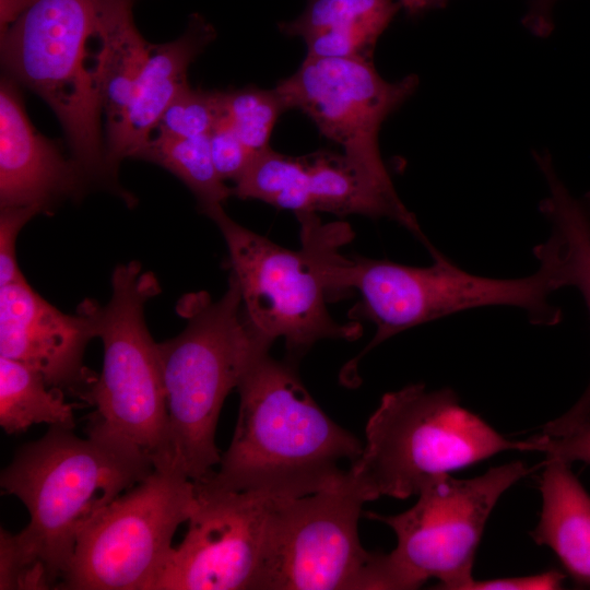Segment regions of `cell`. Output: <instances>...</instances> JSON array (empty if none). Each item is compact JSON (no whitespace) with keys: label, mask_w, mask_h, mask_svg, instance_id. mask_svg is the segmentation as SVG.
<instances>
[{"label":"cell","mask_w":590,"mask_h":590,"mask_svg":"<svg viewBox=\"0 0 590 590\" xmlns=\"http://www.w3.org/2000/svg\"><path fill=\"white\" fill-rule=\"evenodd\" d=\"M160 293L155 274L140 262L116 267L108 303L94 306L103 368L82 400L95 409L86 434L135 450L154 469H172L157 343L144 319L145 304Z\"/></svg>","instance_id":"8"},{"label":"cell","mask_w":590,"mask_h":590,"mask_svg":"<svg viewBox=\"0 0 590 590\" xmlns=\"http://www.w3.org/2000/svg\"><path fill=\"white\" fill-rule=\"evenodd\" d=\"M544 463L542 509L531 536L556 554L575 583L590 587V495L569 463L555 458Z\"/></svg>","instance_id":"18"},{"label":"cell","mask_w":590,"mask_h":590,"mask_svg":"<svg viewBox=\"0 0 590 590\" xmlns=\"http://www.w3.org/2000/svg\"><path fill=\"white\" fill-rule=\"evenodd\" d=\"M51 582L45 566L19 543L16 535L1 527L0 589H48Z\"/></svg>","instance_id":"27"},{"label":"cell","mask_w":590,"mask_h":590,"mask_svg":"<svg viewBox=\"0 0 590 590\" xmlns=\"http://www.w3.org/2000/svg\"><path fill=\"white\" fill-rule=\"evenodd\" d=\"M182 542L173 547L153 590H264L274 500L255 492L194 482Z\"/></svg>","instance_id":"13"},{"label":"cell","mask_w":590,"mask_h":590,"mask_svg":"<svg viewBox=\"0 0 590 590\" xmlns=\"http://www.w3.org/2000/svg\"><path fill=\"white\" fill-rule=\"evenodd\" d=\"M186 319L175 338L157 343L168 418L170 468L198 482L220 464L215 432L223 403L259 352L270 349L248 320L231 274L221 298L187 294L177 304Z\"/></svg>","instance_id":"3"},{"label":"cell","mask_w":590,"mask_h":590,"mask_svg":"<svg viewBox=\"0 0 590 590\" xmlns=\"http://www.w3.org/2000/svg\"><path fill=\"white\" fill-rule=\"evenodd\" d=\"M73 428L50 426L39 439L22 446L1 472L2 489L17 497L30 514L16 539L42 563L59 588L83 529L115 498L153 469L144 456L113 439Z\"/></svg>","instance_id":"2"},{"label":"cell","mask_w":590,"mask_h":590,"mask_svg":"<svg viewBox=\"0 0 590 590\" xmlns=\"http://www.w3.org/2000/svg\"><path fill=\"white\" fill-rule=\"evenodd\" d=\"M512 461L472 479L444 475L418 494L408 510L367 517L388 524L397 546L378 553L375 589H416L429 579L438 588L465 590L473 581V564L486 522L500 496L529 473Z\"/></svg>","instance_id":"9"},{"label":"cell","mask_w":590,"mask_h":590,"mask_svg":"<svg viewBox=\"0 0 590 590\" xmlns=\"http://www.w3.org/2000/svg\"><path fill=\"white\" fill-rule=\"evenodd\" d=\"M223 117V91L192 88L181 91L164 111L157 134L169 138L209 135Z\"/></svg>","instance_id":"25"},{"label":"cell","mask_w":590,"mask_h":590,"mask_svg":"<svg viewBox=\"0 0 590 590\" xmlns=\"http://www.w3.org/2000/svg\"><path fill=\"white\" fill-rule=\"evenodd\" d=\"M565 576L557 570H548L530 576L475 580L465 590H553L560 589Z\"/></svg>","instance_id":"30"},{"label":"cell","mask_w":590,"mask_h":590,"mask_svg":"<svg viewBox=\"0 0 590 590\" xmlns=\"http://www.w3.org/2000/svg\"><path fill=\"white\" fill-rule=\"evenodd\" d=\"M286 110L287 105L275 87L223 91V117L253 153L269 148L272 130Z\"/></svg>","instance_id":"24"},{"label":"cell","mask_w":590,"mask_h":590,"mask_svg":"<svg viewBox=\"0 0 590 590\" xmlns=\"http://www.w3.org/2000/svg\"><path fill=\"white\" fill-rule=\"evenodd\" d=\"M74 408L64 400V391L49 386L40 373L0 356V425L7 434L42 423L73 428Z\"/></svg>","instance_id":"20"},{"label":"cell","mask_w":590,"mask_h":590,"mask_svg":"<svg viewBox=\"0 0 590 590\" xmlns=\"http://www.w3.org/2000/svg\"><path fill=\"white\" fill-rule=\"evenodd\" d=\"M365 481L347 468L333 485L274 500L264 590H368L377 553L358 538Z\"/></svg>","instance_id":"11"},{"label":"cell","mask_w":590,"mask_h":590,"mask_svg":"<svg viewBox=\"0 0 590 590\" xmlns=\"http://www.w3.org/2000/svg\"><path fill=\"white\" fill-rule=\"evenodd\" d=\"M40 211L35 206L1 208L0 213V286L23 279L15 256L16 238L23 226Z\"/></svg>","instance_id":"29"},{"label":"cell","mask_w":590,"mask_h":590,"mask_svg":"<svg viewBox=\"0 0 590 590\" xmlns=\"http://www.w3.org/2000/svg\"><path fill=\"white\" fill-rule=\"evenodd\" d=\"M95 300L64 314L37 294L23 278L0 286V356L19 361L47 384L83 399L97 378L84 352L97 338Z\"/></svg>","instance_id":"14"},{"label":"cell","mask_w":590,"mask_h":590,"mask_svg":"<svg viewBox=\"0 0 590 590\" xmlns=\"http://www.w3.org/2000/svg\"><path fill=\"white\" fill-rule=\"evenodd\" d=\"M209 144L215 170L224 181H236L256 155L243 143L224 117L209 134Z\"/></svg>","instance_id":"28"},{"label":"cell","mask_w":590,"mask_h":590,"mask_svg":"<svg viewBox=\"0 0 590 590\" xmlns=\"http://www.w3.org/2000/svg\"><path fill=\"white\" fill-rule=\"evenodd\" d=\"M214 37L213 26L200 14H192L179 38L152 45L129 107L118 127L106 135V166L116 184L120 162L134 157L152 138L172 101L189 86V66Z\"/></svg>","instance_id":"16"},{"label":"cell","mask_w":590,"mask_h":590,"mask_svg":"<svg viewBox=\"0 0 590 590\" xmlns=\"http://www.w3.org/2000/svg\"><path fill=\"white\" fill-rule=\"evenodd\" d=\"M448 0H436V7H441L444 4H446Z\"/></svg>","instance_id":"33"},{"label":"cell","mask_w":590,"mask_h":590,"mask_svg":"<svg viewBox=\"0 0 590 590\" xmlns=\"http://www.w3.org/2000/svg\"><path fill=\"white\" fill-rule=\"evenodd\" d=\"M400 8L398 0H307L304 11L279 30L304 42L323 33L344 35L374 51Z\"/></svg>","instance_id":"21"},{"label":"cell","mask_w":590,"mask_h":590,"mask_svg":"<svg viewBox=\"0 0 590 590\" xmlns=\"http://www.w3.org/2000/svg\"><path fill=\"white\" fill-rule=\"evenodd\" d=\"M401 8L410 15H416L429 8L436 7V0H398Z\"/></svg>","instance_id":"32"},{"label":"cell","mask_w":590,"mask_h":590,"mask_svg":"<svg viewBox=\"0 0 590 590\" xmlns=\"http://www.w3.org/2000/svg\"><path fill=\"white\" fill-rule=\"evenodd\" d=\"M194 500V482L188 476L153 469L83 529L59 588L153 590Z\"/></svg>","instance_id":"10"},{"label":"cell","mask_w":590,"mask_h":590,"mask_svg":"<svg viewBox=\"0 0 590 590\" xmlns=\"http://www.w3.org/2000/svg\"><path fill=\"white\" fill-rule=\"evenodd\" d=\"M167 169L193 193L199 209L209 212L233 196V189L219 176L212 162L209 135L151 138L134 155Z\"/></svg>","instance_id":"22"},{"label":"cell","mask_w":590,"mask_h":590,"mask_svg":"<svg viewBox=\"0 0 590 590\" xmlns=\"http://www.w3.org/2000/svg\"><path fill=\"white\" fill-rule=\"evenodd\" d=\"M557 0H532L523 25L534 35L544 37L553 30L552 9Z\"/></svg>","instance_id":"31"},{"label":"cell","mask_w":590,"mask_h":590,"mask_svg":"<svg viewBox=\"0 0 590 590\" xmlns=\"http://www.w3.org/2000/svg\"><path fill=\"white\" fill-rule=\"evenodd\" d=\"M206 215L225 239L245 314L261 335L271 342L283 339L292 358L320 340L361 337L357 321L340 323L327 308L333 296L329 266L351 235L347 224H323L316 213L297 214L302 247L292 250L238 224L223 205Z\"/></svg>","instance_id":"5"},{"label":"cell","mask_w":590,"mask_h":590,"mask_svg":"<svg viewBox=\"0 0 590 590\" xmlns=\"http://www.w3.org/2000/svg\"><path fill=\"white\" fill-rule=\"evenodd\" d=\"M152 45L137 30L132 0H114L101 31L98 86L106 135L120 123L129 107Z\"/></svg>","instance_id":"19"},{"label":"cell","mask_w":590,"mask_h":590,"mask_svg":"<svg viewBox=\"0 0 590 590\" xmlns=\"http://www.w3.org/2000/svg\"><path fill=\"white\" fill-rule=\"evenodd\" d=\"M257 354L237 389L239 411L220 469L201 482L227 491L294 498L333 485L363 452L300 381L293 363ZM199 482V481H198Z\"/></svg>","instance_id":"1"},{"label":"cell","mask_w":590,"mask_h":590,"mask_svg":"<svg viewBox=\"0 0 590 590\" xmlns=\"http://www.w3.org/2000/svg\"><path fill=\"white\" fill-rule=\"evenodd\" d=\"M534 156L548 188L540 210L551 225V235L534 255L558 290L575 287L581 294L590 316V199L570 193L547 153ZM578 404L590 411V386Z\"/></svg>","instance_id":"17"},{"label":"cell","mask_w":590,"mask_h":590,"mask_svg":"<svg viewBox=\"0 0 590 590\" xmlns=\"http://www.w3.org/2000/svg\"><path fill=\"white\" fill-rule=\"evenodd\" d=\"M366 441L350 467L373 496L405 499L440 476L507 450L534 451L462 406L448 388L411 384L382 396L367 421Z\"/></svg>","instance_id":"7"},{"label":"cell","mask_w":590,"mask_h":590,"mask_svg":"<svg viewBox=\"0 0 590 590\" xmlns=\"http://www.w3.org/2000/svg\"><path fill=\"white\" fill-rule=\"evenodd\" d=\"M534 451L567 463L581 461L590 464V414L548 423L541 436L532 438Z\"/></svg>","instance_id":"26"},{"label":"cell","mask_w":590,"mask_h":590,"mask_svg":"<svg viewBox=\"0 0 590 590\" xmlns=\"http://www.w3.org/2000/svg\"><path fill=\"white\" fill-rule=\"evenodd\" d=\"M418 86L410 74L396 82L382 79L373 60L306 57L275 88L288 109L307 115L345 157L384 187L394 189L378 149L382 122Z\"/></svg>","instance_id":"12"},{"label":"cell","mask_w":590,"mask_h":590,"mask_svg":"<svg viewBox=\"0 0 590 590\" xmlns=\"http://www.w3.org/2000/svg\"><path fill=\"white\" fill-rule=\"evenodd\" d=\"M114 0H31L1 28L7 75L40 96L59 119L88 181L122 189L106 166L98 86L101 31Z\"/></svg>","instance_id":"4"},{"label":"cell","mask_w":590,"mask_h":590,"mask_svg":"<svg viewBox=\"0 0 590 590\" xmlns=\"http://www.w3.org/2000/svg\"><path fill=\"white\" fill-rule=\"evenodd\" d=\"M88 179L59 145L30 121L17 82L0 84V206H35L40 213L67 198H79Z\"/></svg>","instance_id":"15"},{"label":"cell","mask_w":590,"mask_h":590,"mask_svg":"<svg viewBox=\"0 0 590 590\" xmlns=\"http://www.w3.org/2000/svg\"><path fill=\"white\" fill-rule=\"evenodd\" d=\"M306 180L305 156L281 154L269 146L256 153L232 189L240 199L260 200L297 215L308 212Z\"/></svg>","instance_id":"23"},{"label":"cell","mask_w":590,"mask_h":590,"mask_svg":"<svg viewBox=\"0 0 590 590\" xmlns=\"http://www.w3.org/2000/svg\"><path fill=\"white\" fill-rule=\"evenodd\" d=\"M428 267H411L389 260L345 258L340 251L329 267L333 296L355 290L361 299L350 316L376 326L371 342L353 359L343 375L354 370L357 361L394 334L452 314L485 306L523 309L532 323L552 326L562 312L550 296L557 287L542 266L529 276L496 279L475 275L457 267L440 251L430 252Z\"/></svg>","instance_id":"6"}]
</instances>
